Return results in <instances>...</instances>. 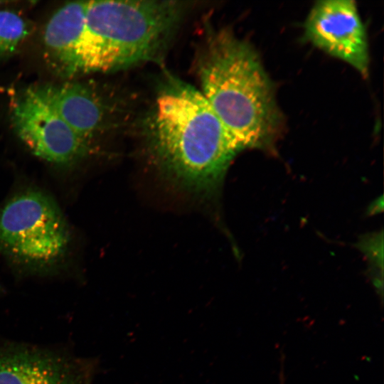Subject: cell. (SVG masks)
Masks as SVG:
<instances>
[{"label":"cell","instance_id":"9","mask_svg":"<svg viewBox=\"0 0 384 384\" xmlns=\"http://www.w3.org/2000/svg\"><path fill=\"white\" fill-rule=\"evenodd\" d=\"M38 87L72 129L92 144L105 125L106 109L100 95L87 84L75 81Z\"/></svg>","mask_w":384,"mask_h":384},{"label":"cell","instance_id":"11","mask_svg":"<svg viewBox=\"0 0 384 384\" xmlns=\"http://www.w3.org/2000/svg\"><path fill=\"white\" fill-rule=\"evenodd\" d=\"M4 3H6V1H0V4H4Z\"/></svg>","mask_w":384,"mask_h":384},{"label":"cell","instance_id":"4","mask_svg":"<svg viewBox=\"0 0 384 384\" xmlns=\"http://www.w3.org/2000/svg\"><path fill=\"white\" fill-rule=\"evenodd\" d=\"M70 242L62 212L41 191L21 192L0 208V251L17 264L48 270L65 257Z\"/></svg>","mask_w":384,"mask_h":384},{"label":"cell","instance_id":"10","mask_svg":"<svg viewBox=\"0 0 384 384\" xmlns=\"http://www.w3.org/2000/svg\"><path fill=\"white\" fill-rule=\"evenodd\" d=\"M33 26L10 9H0V58L14 54L31 35Z\"/></svg>","mask_w":384,"mask_h":384},{"label":"cell","instance_id":"7","mask_svg":"<svg viewBox=\"0 0 384 384\" xmlns=\"http://www.w3.org/2000/svg\"><path fill=\"white\" fill-rule=\"evenodd\" d=\"M0 384H88L76 358L31 345L0 344Z\"/></svg>","mask_w":384,"mask_h":384},{"label":"cell","instance_id":"3","mask_svg":"<svg viewBox=\"0 0 384 384\" xmlns=\"http://www.w3.org/2000/svg\"><path fill=\"white\" fill-rule=\"evenodd\" d=\"M184 6L174 1H90L78 48L80 74L151 60L168 45Z\"/></svg>","mask_w":384,"mask_h":384},{"label":"cell","instance_id":"8","mask_svg":"<svg viewBox=\"0 0 384 384\" xmlns=\"http://www.w3.org/2000/svg\"><path fill=\"white\" fill-rule=\"evenodd\" d=\"M87 2L65 4L53 14L45 27L44 60L61 78L70 79L80 75L78 48L85 27Z\"/></svg>","mask_w":384,"mask_h":384},{"label":"cell","instance_id":"2","mask_svg":"<svg viewBox=\"0 0 384 384\" xmlns=\"http://www.w3.org/2000/svg\"><path fill=\"white\" fill-rule=\"evenodd\" d=\"M160 169L174 182L209 196L218 188L231 161L242 147L200 90L180 82L156 100L150 140Z\"/></svg>","mask_w":384,"mask_h":384},{"label":"cell","instance_id":"6","mask_svg":"<svg viewBox=\"0 0 384 384\" xmlns=\"http://www.w3.org/2000/svg\"><path fill=\"white\" fill-rule=\"evenodd\" d=\"M304 28V37L311 43L368 77L367 33L355 1H317L307 16Z\"/></svg>","mask_w":384,"mask_h":384},{"label":"cell","instance_id":"5","mask_svg":"<svg viewBox=\"0 0 384 384\" xmlns=\"http://www.w3.org/2000/svg\"><path fill=\"white\" fill-rule=\"evenodd\" d=\"M11 120L16 135L31 153L50 164L73 165L92 149L58 114L38 85L23 89L14 97Z\"/></svg>","mask_w":384,"mask_h":384},{"label":"cell","instance_id":"1","mask_svg":"<svg viewBox=\"0 0 384 384\" xmlns=\"http://www.w3.org/2000/svg\"><path fill=\"white\" fill-rule=\"evenodd\" d=\"M200 92L242 149H270L283 119L259 55L228 29L210 32L197 63Z\"/></svg>","mask_w":384,"mask_h":384}]
</instances>
